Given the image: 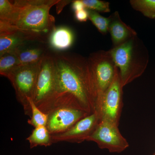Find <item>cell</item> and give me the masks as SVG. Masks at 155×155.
<instances>
[{"mask_svg": "<svg viewBox=\"0 0 155 155\" xmlns=\"http://www.w3.org/2000/svg\"><path fill=\"white\" fill-rule=\"evenodd\" d=\"M55 94V66L53 54L48 52L41 64L33 101L37 107L48 114Z\"/></svg>", "mask_w": 155, "mask_h": 155, "instance_id": "5b68a950", "label": "cell"}, {"mask_svg": "<svg viewBox=\"0 0 155 155\" xmlns=\"http://www.w3.org/2000/svg\"><path fill=\"white\" fill-rule=\"evenodd\" d=\"M31 110V116L28 120L29 125L35 127L39 126H46L48 120V114L41 110L34 102L32 99H29Z\"/></svg>", "mask_w": 155, "mask_h": 155, "instance_id": "ac0fdd59", "label": "cell"}, {"mask_svg": "<svg viewBox=\"0 0 155 155\" xmlns=\"http://www.w3.org/2000/svg\"><path fill=\"white\" fill-rule=\"evenodd\" d=\"M72 1H60L59 0L58 2L56 5V8H57V13L58 14L61 13L63 8L65 6L69 4V3L72 2Z\"/></svg>", "mask_w": 155, "mask_h": 155, "instance_id": "cb8c5ba5", "label": "cell"}, {"mask_svg": "<svg viewBox=\"0 0 155 155\" xmlns=\"http://www.w3.org/2000/svg\"><path fill=\"white\" fill-rule=\"evenodd\" d=\"M41 61L35 64L19 66L8 78L15 90L17 101L23 107L24 113L30 117L31 110L28 100L33 99Z\"/></svg>", "mask_w": 155, "mask_h": 155, "instance_id": "277c9868", "label": "cell"}, {"mask_svg": "<svg viewBox=\"0 0 155 155\" xmlns=\"http://www.w3.org/2000/svg\"><path fill=\"white\" fill-rule=\"evenodd\" d=\"M87 61L97 93V98L114 81L117 68L110 50L99 51L91 54Z\"/></svg>", "mask_w": 155, "mask_h": 155, "instance_id": "52a82bcc", "label": "cell"}, {"mask_svg": "<svg viewBox=\"0 0 155 155\" xmlns=\"http://www.w3.org/2000/svg\"><path fill=\"white\" fill-rule=\"evenodd\" d=\"M86 141L94 142L100 148L108 150L110 153H121L129 147L118 126L104 121H100Z\"/></svg>", "mask_w": 155, "mask_h": 155, "instance_id": "ba28073f", "label": "cell"}, {"mask_svg": "<svg viewBox=\"0 0 155 155\" xmlns=\"http://www.w3.org/2000/svg\"><path fill=\"white\" fill-rule=\"evenodd\" d=\"M110 17V21L108 31L110 34L114 47L137 36L135 31L122 21L118 12H114Z\"/></svg>", "mask_w": 155, "mask_h": 155, "instance_id": "7c38bea8", "label": "cell"}, {"mask_svg": "<svg viewBox=\"0 0 155 155\" xmlns=\"http://www.w3.org/2000/svg\"></svg>", "mask_w": 155, "mask_h": 155, "instance_id": "484cf974", "label": "cell"}, {"mask_svg": "<svg viewBox=\"0 0 155 155\" xmlns=\"http://www.w3.org/2000/svg\"><path fill=\"white\" fill-rule=\"evenodd\" d=\"M86 10L98 12L109 13L110 12V3L100 0H82Z\"/></svg>", "mask_w": 155, "mask_h": 155, "instance_id": "44dd1931", "label": "cell"}, {"mask_svg": "<svg viewBox=\"0 0 155 155\" xmlns=\"http://www.w3.org/2000/svg\"><path fill=\"white\" fill-rule=\"evenodd\" d=\"M48 39L50 46L53 49L64 51L72 46L74 41V35L68 27H56L50 34Z\"/></svg>", "mask_w": 155, "mask_h": 155, "instance_id": "4fadbf2b", "label": "cell"}, {"mask_svg": "<svg viewBox=\"0 0 155 155\" xmlns=\"http://www.w3.org/2000/svg\"><path fill=\"white\" fill-rule=\"evenodd\" d=\"M130 3L134 10L141 12L144 16L155 18V0H131Z\"/></svg>", "mask_w": 155, "mask_h": 155, "instance_id": "e0dca14e", "label": "cell"}, {"mask_svg": "<svg viewBox=\"0 0 155 155\" xmlns=\"http://www.w3.org/2000/svg\"><path fill=\"white\" fill-rule=\"evenodd\" d=\"M20 66L19 59L14 52L0 56V74L8 78L9 75Z\"/></svg>", "mask_w": 155, "mask_h": 155, "instance_id": "2e32d148", "label": "cell"}, {"mask_svg": "<svg viewBox=\"0 0 155 155\" xmlns=\"http://www.w3.org/2000/svg\"><path fill=\"white\" fill-rule=\"evenodd\" d=\"M53 57L55 94L50 111L69 107L89 114L94 113L97 93L87 59L70 53H56Z\"/></svg>", "mask_w": 155, "mask_h": 155, "instance_id": "6da1fadb", "label": "cell"}, {"mask_svg": "<svg viewBox=\"0 0 155 155\" xmlns=\"http://www.w3.org/2000/svg\"><path fill=\"white\" fill-rule=\"evenodd\" d=\"M110 51L119 70L123 87L141 76L146 69L149 62L148 52L137 36L114 47Z\"/></svg>", "mask_w": 155, "mask_h": 155, "instance_id": "3957f363", "label": "cell"}, {"mask_svg": "<svg viewBox=\"0 0 155 155\" xmlns=\"http://www.w3.org/2000/svg\"><path fill=\"white\" fill-rule=\"evenodd\" d=\"M75 19L78 22H86L88 19V14L87 10L83 9L81 11L75 12Z\"/></svg>", "mask_w": 155, "mask_h": 155, "instance_id": "7402d4cb", "label": "cell"}, {"mask_svg": "<svg viewBox=\"0 0 155 155\" xmlns=\"http://www.w3.org/2000/svg\"><path fill=\"white\" fill-rule=\"evenodd\" d=\"M88 14V19L103 35L107 34L109 30V25L110 21V17H105L100 15L96 11L87 10Z\"/></svg>", "mask_w": 155, "mask_h": 155, "instance_id": "d6986e66", "label": "cell"}, {"mask_svg": "<svg viewBox=\"0 0 155 155\" xmlns=\"http://www.w3.org/2000/svg\"><path fill=\"white\" fill-rule=\"evenodd\" d=\"M72 8L75 12L85 9V6L82 2V0H75L72 1Z\"/></svg>", "mask_w": 155, "mask_h": 155, "instance_id": "603a6c76", "label": "cell"}, {"mask_svg": "<svg viewBox=\"0 0 155 155\" xmlns=\"http://www.w3.org/2000/svg\"><path fill=\"white\" fill-rule=\"evenodd\" d=\"M59 0H18L12 2L17 8L10 23L34 41L44 42L55 28V18L50 13Z\"/></svg>", "mask_w": 155, "mask_h": 155, "instance_id": "7a4b0ae2", "label": "cell"}, {"mask_svg": "<svg viewBox=\"0 0 155 155\" xmlns=\"http://www.w3.org/2000/svg\"><path fill=\"white\" fill-rule=\"evenodd\" d=\"M123 87L117 69L110 86L97 100L95 112L100 121H107L119 126L123 107Z\"/></svg>", "mask_w": 155, "mask_h": 155, "instance_id": "8992f818", "label": "cell"}, {"mask_svg": "<svg viewBox=\"0 0 155 155\" xmlns=\"http://www.w3.org/2000/svg\"><path fill=\"white\" fill-rule=\"evenodd\" d=\"M89 115L85 111L72 107H58L48 114L46 127L51 135L63 133Z\"/></svg>", "mask_w": 155, "mask_h": 155, "instance_id": "9c48e42d", "label": "cell"}, {"mask_svg": "<svg viewBox=\"0 0 155 155\" xmlns=\"http://www.w3.org/2000/svg\"><path fill=\"white\" fill-rule=\"evenodd\" d=\"M27 41H34L28 35L14 26L0 22V56L15 51Z\"/></svg>", "mask_w": 155, "mask_h": 155, "instance_id": "8fae6325", "label": "cell"}, {"mask_svg": "<svg viewBox=\"0 0 155 155\" xmlns=\"http://www.w3.org/2000/svg\"><path fill=\"white\" fill-rule=\"evenodd\" d=\"M26 140L30 144V148L38 146L48 147L53 144L51 134L46 126L35 127Z\"/></svg>", "mask_w": 155, "mask_h": 155, "instance_id": "9a60e30c", "label": "cell"}, {"mask_svg": "<svg viewBox=\"0 0 155 155\" xmlns=\"http://www.w3.org/2000/svg\"><path fill=\"white\" fill-rule=\"evenodd\" d=\"M153 155H155V153H154Z\"/></svg>", "mask_w": 155, "mask_h": 155, "instance_id": "d4e9b609", "label": "cell"}, {"mask_svg": "<svg viewBox=\"0 0 155 155\" xmlns=\"http://www.w3.org/2000/svg\"><path fill=\"white\" fill-rule=\"evenodd\" d=\"M100 122L96 112L79 120L67 131L51 135L53 143L67 142L72 143H81L93 133Z\"/></svg>", "mask_w": 155, "mask_h": 155, "instance_id": "30bf717a", "label": "cell"}, {"mask_svg": "<svg viewBox=\"0 0 155 155\" xmlns=\"http://www.w3.org/2000/svg\"><path fill=\"white\" fill-rule=\"evenodd\" d=\"M16 9L12 1L0 0V22L10 23L15 15Z\"/></svg>", "mask_w": 155, "mask_h": 155, "instance_id": "ffe728a7", "label": "cell"}, {"mask_svg": "<svg viewBox=\"0 0 155 155\" xmlns=\"http://www.w3.org/2000/svg\"><path fill=\"white\" fill-rule=\"evenodd\" d=\"M13 52L18 57L20 66H25L41 62L48 52L43 46L25 48L23 45Z\"/></svg>", "mask_w": 155, "mask_h": 155, "instance_id": "5bb4252c", "label": "cell"}]
</instances>
